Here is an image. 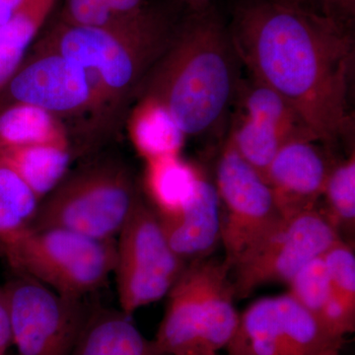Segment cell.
I'll return each instance as SVG.
<instances>
[{
  "label": "cell",
  "instance_id": "obj_15",
  "mask_svg": "<svg viewBox=\"0 0 355 355\" xmlns=\"http://www.w3.org/2000/svg\"><path fill=\"white\" fill-rule=\"evenodd\" d=\"M70 355H166L121 311L88 313Z\"/></svg>",
  "mask_w": 355,
  "mask_h": 355
},
{
  "label": "cell",
  "instance_id": "obj_26",
  "mask_svg": "<svg viewBox=\"0 0 355 355\" xmlns=\"http://www.w3.org/2000/svg\"><path fill=\"white\" fill-rule=\"evenodd\" d=\"M287 286L292 297L316 317L335 291L327 275L322 256L306 263Z\"/></svg>",
  "mask_w": 355,
  "mask_h": 355
},
{
  "label": "cell",
  "instance_id": "obj_30",
  "mask_svg": "<svg viewBox=\"0 0 355 355\" xmlns=\"http://www.w3.org/2000/svg\"><path fill=\"white\" fill-rule=\"evenodd\" d=\"M12 345L10 318L3 288L0 287V355H8L9 347Z\"/></svg>",
  "mask_w": 355,
  "mask_h": 355
},
{
  "label": "cell",
  "instance_id": "obj_14",
  "mask_svg": "<svg viewBox=\"0 0 355 355\" xmlns=\"http://www.w3.org/2000/svg\"><path fill=\"white\" fill-rule=\"evenodd\" d=\"M158 219L170 247L187 263L212 256L221 244L220 202L214 180L202 172L188 205Z\"/></svg>",
  "mask_w": 355,
  "mask_h": 355
},
{
  "label": "cell",
  "instance_id": "obj_3",
  "mask_svg": "<svg viewBox=\"0 0 355 355\" xmlns=\"http://www.w3.org/2000/svg\"><path fill=\"white\" fill-rule=\"evenodd\" d=\"M171 13L151 6L105 26L58 20L35 48L60 53L80 64L95 83L107 120L121 111L176 34Z\"/></svg>",
  "mask_w": 355,
  "mask_h": 355
},
{
  "label": "cell",
  "instance_id": "obj_1",
  "mask_svg": "<svg viewBox=\"0 0 355 355\" xmlns=\"http://www.w3.org/2000/svg\"><path fill=\"white\" fill-rule=\"evenodd\" d=\"M228 28L240 62L289 103L315 139L334 148L349 137V26L304 6L247 0Z\"/></svg>",
  "mask_w": 355,
  "mask_h": 355
},
{
  "label": "cell",
  "instance_id": "obj_10",
  "mask_svg": "<svg viewBox=\"0 0 355 355\" xmlns=\"http://www.w3.org/2000/svg\"><path fill=\"white\" fill-rule=\"evenodd\" d=\"M17 355H70L88 312L70 298L25 273L2 287Z\"/></svg>",
  "mask_w": 355,
  "mask_h": 355
},
{
  "label": "cell",
  "instance_id": "obj_33",
  "mask_svg": "<svg viewBox=\"0 0 355 355\" xmlns=\"http://www.w3.org/2000/svg\"><path fill=\"white\" fill-rule=\"evenodd\" d=\"M275 1L286 4H295V6H304L305 0H275Z\"/></svg>",
  "mask_w": 355,
  "mask_h": 355
},
{
  "label": "cell",
  "instance_id": "obj_16",
  "mask_svg": "<svg viewBox=\"0 0 355 355\" xmlns=\"http://www.w3.org/2000/svg\"><path fill=\"white\" fill-rule=\"evenodd\" d=\"M130 141L146 161L181 155L187 135L164 105L153 96L141 95L128 121Z\"/></svg>",
  "mask_w": 355,
  "mask_h": 355
},
{
  "label": "cell",
  "instance_id": "obj_31",
  "mask_svg": "<svg viewBox=\"0 0 355 355\" xmlns=\"http://www.w3.org/2000/svg\"><path fill=\"white\" fill-rule=\"evenodd\" d=\"M190 8L191 12H200L209 8L210 0H178Z\"/></svg>",
  "mask_w": 355,
  "mask_h": 355
},
{
  "label": "cell",
  "instance_id": "obj_7",
  "mask_svg": "<svg viewBox=\"0 0 355 355\" xmlns=\"http://www.w3.org/2000/svg\"><path fill=\"white\" fill-rule=\"evenodd\" d=\"M114 273L121 311H135L166 297L188 266L170 247L157 214L140 197L118 235Z\"/></svg>",
  "mask_w": 355,
  "mask_h": 355
},
{
  "label": "cell",
  "instance_id": "obj_36",
  "mask_svg": "<svg viewBox=\"0 0 355 355\" xmlns=\"http://www.w3.org/2000/svg\"><path fill=\"white\" fill-rule=\"evenodd\" d=\"M0 254H4L3 248H2L1 244H0Z\"/></svg>",
  "mask_w": 355,
  "mask_h": 355
},
{
  "label": "cell",
  "instance_id": "obj_2",
  "mask_svg": "<svg viewBox=\"0 0 355 355\" xmlns=\"http://www.w3.org/2000/svg\"><path fill=\"white\" fill-rule=\"evenodd\" d=\"M229 28L211 7L191 12L142 83L141 95L162 103L188 137L217 132L241 79Z\"/></svg>",
  "mask_w": 355,
  "mask_h": 355
},
{
  "label": "cell",
  "instance_id": "obj_25",
  "mask_svg": "<svg viewBox=\"0 0 355 355\" xmlns=\"http://www.w3.org/2000/svg\"><path fill=\"white\" fill-rule=\"evenodd\" d=\"M146 4L144 0H65L60 20L83 26L113 24L137 12Z\"/></svg>",
  "mask_w": 355,
  "mask_h": 355
},
{
  "label": "cell",
  "instance_id": "obj_8",
  "mask_svg": "<svg viewBox=\"0 0 355 355\" xmlns=\"http://www.w3.org/2000/svg\"><path fill=\"white\" fill-rule=\"evenodd\" d=\"M214 184L221 214V245L231 268L282 220L270 187L225 140Z\"/></svg>",
  "mask_w": 355,
  "mask_h": 355
},
{
  "label": "cell",
  "instance_id": "obj_19",
  "mask_svg": "<svg viewBox=\"0 0 355 355\" xmlns=\"http://www.w3.org/2000/svg\"><path fill=\"white\" fill-rule=\"evenodd\" d=\"M70 158V147L58 146L14 147L0 150V161L17 174L40 202L67 176Z\"/></svg>",
  "mask_w": 355,
  "mask_h": 355
},
{
  "label": "cell",
  "instance_id": "obj_24",
  "mask_svg": "<svg viewBox=\"0 0 355 355\" xmlns=\"http://www.w3.org/2000/svg\"><path fill=\"white\" fill-rule=\"evenodd\" d=\"M292 139L295 137H288L277 128L239 114L226 140L248 164L265 178L273 159Z\"/></svg>",
  "mask_w": 355,
  "mask_h": 355
},
{
  "label": "cell",
  "instance_id": "obj_6",
  "mask_svg": "<svg viewBox=\"0 0 355 355\" xmlns=\"http://www.w3.org/2000/svg\"><path fill=\"white\" fill-rule=\"evenodd\" d=\"M15 272L67 297L81 299L114 273V240H99L60 228L26 231L4 249Z\"/></svg>",
  "mask_w": 355,
  "mask_h": 355
},
{
  "label": "cell",
  "instance_id": "obj_23",
  "mask_svg": "<svg viewBox=\"0 0 355 355\" xmlns=\"http://www.w3.org/2000/svg\"><path fill=\"white\" fill-rule=\"evenodd\" d=\"M320 211L330 222L338 235L352 242L355 228V153L336 161L327 179Z\"/></svg>",
  "mask_w": 355,
  "mask_h": 355
},
{
  "label": "cell",
  "instance_id": "obj_13",
  "mask_svg": "<svg viewBox=\"0 0 355 355\" xmlns=\"http://www.w3.org/2000/svg\"><path fill=\"white\" fill-rule=\"evenodd\" d=\"M333 147L312 137H295L277 154L265 174L282 216L318 209L335 166Z\"/></svg>",
  "mask_w": 355,
  "mask_h": 355
},
{
  "label": "cell",
  "instance_id": "obj_20",
  "mask_svg": "<svg viewBox=\"0 0 355 355\" xmlns=\"http://www.w3.org/2000/svg\"><path fill=\"white\" fill-rule=\"evenodd\" d=\"M57 0H23L12 17L0 25V93L19 69Z\"/></svg>",
  "mask_w": 355,
  "mask_h": 355
},
{
  "label": "cell",
  "instance_id": "obj_5",
  "mask_svg": "<svg viewBox=\"0 0 355 355\" xmlns=\"http://www.w3.org/2000/svg\"><path fill=\"white\" fill-rule=\"evenodd\" d=\"M141 197L125 166L103 161L64 178L40 203L32 229L60 228L116 240Z\"/></svg>",
  "mask_w": 355,
  "mask_h": 355
},
{
  "label": "cell",
  "instance_id": "obj_32",
  "mask_svg": "<svg viewBox=\"0 0 355 355\" xmlns=\"http://www.w3.org/2000/svg\"><path fill=\"white\" fill-rule=\"evenodd\" d=\"M14 11L6 0H0V25L4 24L12 17Z\"/></svg>",
  "mask_w": 355,
  "mask_h": 355
},
{
  "label": "cell",
  "instance_id": "obj_18",
  "mask_svg": "<svg viewBox=\"0 0 355 355\" xmlns=\"http://www.w3.org/2000/svg\"><path fill=\"white\" fill-rule=\"evenodd\" d=\"M34 146L69 147L67 125L55 114L27 103L0 108V150Z\"/></svg>",
  "mask_w": 355,
  "mask_h": 355
},
{
  "label": "cell",
  "instance_id": "obj_27",
  "mask_svg": "<svg viewBox=\"0 0 355 355\" xmlns=\"http://www.w3.org/2000/svg\"><path fill=\"white\" fill-rule=\"evenodd\" d=\"M322 258L334 291L355 301L354 243L340 238L322 254Z\"/></svg>",
  "mask_w": 355,
  "mask_h": 355
},
{
  "label": "cell",
  "instance_id": "obj_29",
  "mask_svg": "<svg viewBox=\"0 0 355 355\" xmlns=\"http://www.w3.org/2000/svg\"><path fill=\"white\" fill-rule=\"evenodd\" d=\"M323 14L343 24L352 25L355 15V0H321Z\"/></svg>",
  "mask_w": 355,
  "mask_h": 355
},
{
  "label": "cell",
  "instance_id": "obj_35",
  "mask_svg": "<svg viewBox=\"0 0 355 355\" xmlns=\"http://www.w3.org/2000/svg\"><path fill=\"white\" fill-rule=\"evenodd\" d=\"M320 355H340V349H330Z\"/></svg>",
  "mask_w": 355,
  "mask_h": 355
},
{
  "label": "cell",
  "instance_id": "obj_12",
  "mask_svg": "<svg viewBox=\"0 0 355 355\" xmlns=\"http://www.w3.org/2000/svg\"><path fill=\"white\" fill-rule=\"evenodd\" d=\"M12 103H27L67 118L90 116L107 120L104 105L87 71L74 60L34 49L0 93V108Z\"/></svg>",
  "mask_w": 355,
  "mask_h": 355
},
{
  "label": "cell",
  "instance_id": "obj_9",
  "mask_svg": "<svg viewBox=\"0 0 355 355\" xmlns=\"http://www.w3.org/2000/svg\"><path fill=\"white\" fill-rule=\"evenodd\" d=\"M340 236L319 209L284 217L231 270L236 299L270 284H288Z\"/></svg>",
  "mask_w": 355,
  "mask_h": 355
},
{
  "label": "cell",
  "instance_id": "obj_22",
  "mask_svg": "<svg viewBox=\"0 0 355 355\" xmlns=\"http://www.w3.org/2000/svg\"><path fill=\"white\" fill-rule=\"evenodd\" d=\"M40 203L17 174L0 161V244L3 251L32 227Z\"/></svg>",
  "mask_w": 355,
  "mask_h": 355
},
{
  "label": "cell",
  "instance_id": "obj_4",
  "mask_svg": "<svg viewBox=\"0 0 355 355\" xmlns=\"http://www.w3.org/2000/svg\"><path fill=\"white\" fill-rule=\"evenodd\" d=\"M231 266L210 256L191 261L168 292L154 342L166 355L218 352L227 347L239 322Z\"/></svg>",
  "mask_w": 355,
  "mask_h": 355
},
{
  "label": "cell",
  "instance_id": "obj_11",
  "mask_svg": "<svg viewBox=\"0 0 355 355\" xmlns=\"http://www.w3.org/2000/svg\"><path fill=\"white\" fill-rule=\"evenodd\" d=\"M343 342L287 292L252 303L225 349L227 355H320L342 349Z\"/></svg>",
  "mask_w": 355,
  "mask_h": 355
},
{
  "label": "cell",
  "instance_id": "obj_17",
  "mask_svg": "<svg viewBox=\"0 0 355 355\" xmlns=\"http://www.w3.org/2000/svg\"><path fill=\"white\" fill-rule=\"evenodd\" d=\"M202 172L181 155L146 161L144 191L157 216L179 214L193 198Z\"/></svg>",
  "mask_w": 355,
  "mask_h": 355
},
{
  "label": "cell",
  "instance_id": "obj_21",
  "mask_svg": "<svg viewBox=\"0 0 355 355\" xmlns=\"http://www.w3.org/2000/svg\"><path fill=\"white\" fill-rule=\"evenodd\" d=\"M251 80L240 83L236 99L240 114L277 128L291 137H312L298 114L279 92L251 76Z\"/></svg>",
  "mask_w": 355,
  "mask_h": 355
},
{
  "label": "cell",
  "instance_id": "obj_28",
  "mask_svg": "<svg viewBox=\"0 0 355 355\" xmlns=\"http://www.w3.org/2000/svg\"><path fill=\"white\" fill-rule=\"evenodd\" d=\"M317 318L331 335L345 340L355 331V301L334 291Z\"/></svg>",
  "mask_w": 355,
  "mask_h": 355
},
{
  "label": "cell",
  "instance_id": "obj_34",
  "mask_svg": "<svg viewBox=\"0 0 355 355\" xmlns=\"http://www.w3.org/2000/svg\"><path fill=\"white\" fill-rule=\"evenodd\" d=\"M177 355H220L218 352H188V354H182Z\"/></svg>",
  "mask_w": 355,
  "mask_h": 355
}]
</instances>
